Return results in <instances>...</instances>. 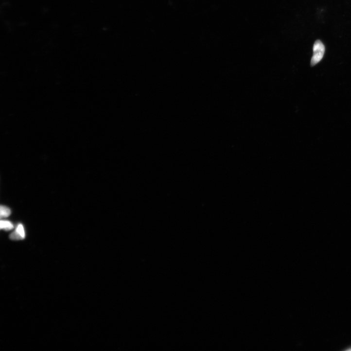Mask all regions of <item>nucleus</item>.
<instances>
[{
  "label": "nucleus",
  "mask_w": 351,
  "mask_h": 351,
  "mask_svg": "<svg viewBox=\"0 0 351 351\" xmlns=\"http://www.w3.org/2000/svg\"><path fill=\"white\" fill-rule=\"evenodd\" d=\"M11 214V210L6 207L1 206L0 208V216L1 218H5L9 217Z\"/></svg>",
  "instance_id": "7ed1b4c3"
},
{
  "label": "nucleus",
  "mask_w": 351,
  "mask_h": 351,
  "mask_svg": "<svg viewBox=\"0 0 351 351\" xmlns=\"http://www.w3.org/2000/svg\"><path fill=\"white\" fill-rule=\"evenodd\" d=\"M14 228L13 224L8 221L1 220L0 222V228L6 231H10Z\"/></svg>",
  "instance_id": "f03ea898"
},
{
  "label": "nucleus",
  "mask_w": 351,
  "mask_h": 351,
  "mask_svg": "<svg viewBox=\"0 0 351 351\" xmlns=\"http://www.w3.org/2000/svg\"><path fill=\"white\" fill-rule=\"evenodd\" d=\"M325 47L320 40H316L313 46V54L311 61V66L314 67L323 58L325 53Z\"/></svg>",
  "instance_id": "f257e3e1"
},
{
  "label": "nucleus",
  "mask_w": 351,
  "mask_h": 351,
  "mask_svg": "<svg viewBox=\"0 0 351 351\" xmlns=\"http://www.w3.org/2000/svg\"><path fill=\"white\" fill-rule=\"evenodd\" d=\"M16 230L18 231L19 233H20L24 238H25V232L22 224H19Z\"/></svg>",
  "instance_id": "39448f33"
},
{
  "label": "nucleus",
  "mask_w": 351,
  "mask_h": 351,
  "mask_svg": "<svg viewBox=\"0 0 351 351\" xmlns=\"http://www.w3.org/2000/svg\"><path fill=\"white\" fill-rule=\"evenodd\" d=\"M10 238L11 240L13 241H20L23 240L25 239L20 233H19L16 230L11 234V235L10 236Z\"/></svg>",
  "instance_id": "20e7f679"
}]
</instances>
